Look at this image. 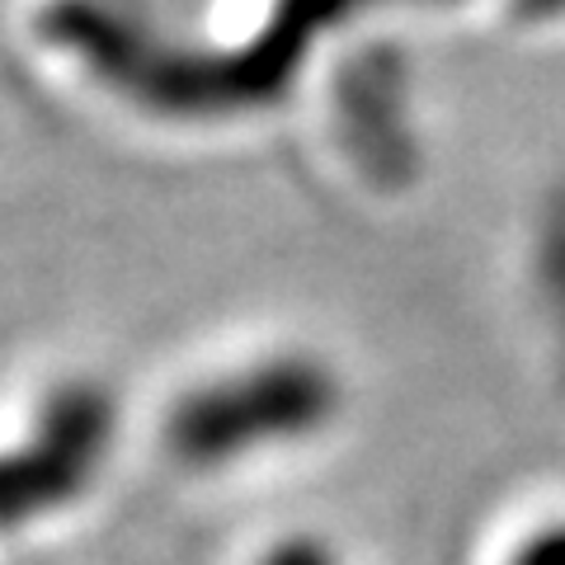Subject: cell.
<instances>
[{
    "label": "cell",
    "instance_id": "cell-1",
    "mask_svg": "<svg viewBox=\"0 0 565 565\" xmlns=\"http://www.w3.org/2000/svg\"><path fill=\"white\" fill-rule=\"evenodd\" d=\"M340 386L316 359L278 353L193 386L170 405L166 448L184 467H236L255 448L311 438L330 424Z\"/></svg>",
    "mask_w": 565,
    "mask_h": 565
},
{
    "label": "cell",
    "instance_id": "cell-2",
    "mask_svg": "<svg viewBox=\"0 0 565 565\" xmlns=\"http://www.w3.org/2000/svg\"><path fill=\"white\" fill-rule=\"evenodd\" d=\"M118 411L99 382H66L47 392L20 444L0 448V537L76 504L109 457Z\"/></svg>",
    "mask_w": 565,
    "mask_h": 565
},
{
    "label": "cell",
    "instance_id": "cell-3",
    "mask_svg": "<svg viewBox=\"0 0 565 565\" xmlns=\"http://www.w3.org/2000/svg\"><path fill=\"white\" fill-rule=\"evenodd\" d=\"M514 565H565V527L561 533H542L533 542H523Z\"/></svg>",
    "mask_w": 565,
    "mask_h": 565
},
{
    "label": "cell",
    "instance_id": "cell-4",
    "mask_svg": "<svg viewBox=\"0 0 565 565\" xmlns=\"http://www.w3.org/2000/svg\"><path fill=\"white\" fill-rule=\"evenodd\" d=\"M259 565H334L316 542H282L278 552H269V561Z\"/></svg>",
    "mask_w": 565,
    "mask_h": 565
}]
</instances>
